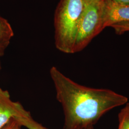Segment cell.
<instances>
[{"label": "cell", "mask_w": 129, "mask_h": 129, "mask_svg": "<svg viewBox=\"0 0 129 129\" xmlns=\"http://www.w3.org/2000/svg\"><path fill=\"white\" fill-rule=\"evenodd\" d=\"M101 0H85V3H93V2H99Z\"/></svg>", "instance_id": "13"}, {"label": "cell", "mask_w": 129, "mask_h": 129, "mask_svg": "<svg viewBox=\"0 0 129 129\" xmlns=\"http://www.w3.org/2000/svg\"><path fill=\"white\" fill-rule=\"evenodd\" d=\"M124 109L129 114V103H127L126 104V106H125V107H124Z\"/></svg>", "instance_id": "14"}, {"label": "cell", "mask_w": 129, "mask_h": 129, "mask_svg": "<svg viewBox=\"0 0 129 129\" xmlns=\"http://www.w3.org/2000/svg\"><path fill=\"white\" fill-rule=\"evenodd\" d=\"M119 129H129V114L123 108L119 114Z\"/></svg>", "instance_id": "8"}, {"label": "cell", "mask_w": 129, "mask_h": 129, "mask_svg": "<svg viewBox=\"0 0 129 129\" xmlns=\"http://www.w3.org/2000/svg\"><path fill=\"white\" fill-rule=\"evenodd\" d=\"M118 35H122L123 33L129 32V22L116 23L111 26Z\"/></svg>", "instance_id": "9"}, {"label": "cell", "mask_w": 129, "mask_h": 129, "mask_svg": "<svg viewBox=\"0 0 129 129\" xmlns=\"http://www.w3.org/2000/svg\"><path fill=\"white\" fill-rule=\"evenodd\" d=\"M1 62H0V71H1Z\"/></svg>", "instance_id": "16"}, {"label": "cell", "mask_w": 129, "mask_h": 129, "mask_svg": "<svg viewBox=\"0 0 129 129\" xmlns=\"http://www.w3.org/2000/svg\"><path fill=\"white\" fill-rule=\"evenodd\" d=\"M121 5H129V0H111Z\"/></svg>", "instance_id": "12"}, {"label": "cell", "mask_w": 129, "mask_h": 129, "mask_svg": "<svg viewBox=\"0 0 129 129\" xmlns=\"http://www.w3.org/2000/svg\"><path fill=\"white\" fill-rule=\"evenodd\" d=\"M102 26L104 29L116 23L129 22V5L111 0H101Z\"/></svg>", "instance_id": "4"}, {"label": "cell", "mask_w": 129, "mask_h": 129, "mask_svg": "<svg viewBox=\"0 0 129 129\" xmlns=\"http://www.w3.org/2000/svg\"></svg>", "instance_id": "17"}, {"label": "cell", "mask_w": 129, "mask_h": 129, "mask_svg": "<svg viewBox=\"0 0 129 129\" xmlns=\"http://www.w3.org/2000/svg\"><path fill=\"white\" fill-rule=\"evenodd\" d=\"M81 129H94V126H88L87 127Z\"/></svg>", "instance_id": "15"}, {"label": "cell", "mask_w": 129, "mask_h": 129, "mask_svg": "<svg viewBox=\"0 0 129 129\" xmlns=\"http://www.w3.org/2000/svg\"><path fill=\"white\" fill-rule=\"evenodd\" d=\"M30 114L21 103L12 101L7 90L0 87V129H2L12 119Z\"/></svg>", "instance_id": "5"}, {"label": "cell", "mask_w": 129, "mask_h": 129, "mask_svg": "<svg viewBox=\"0 0 129 129\" xmlns=\"http://www.w3.org/2000/svg\"><path fill=\"white\" fill-rule=\"evenodd\" d=\"M50 75L64 114L63 129H81L95 124L106 112L126 104L127 97L105 88L75 82L53 67Z\"/></svg>", "instance_id": "1"}, {"label": "cell", "mask_w": 129, "mask_h": 129, "mask_svg": "<svg viewBox=\"0 0 129 129\" xmlns=\"http://www.w3.org/2000/svg\"><path fill=\"white\" fill-rule=\"evenodd\" d=\"M22 126L28 129H48L33 119L31 114L14 118Z\"/></svg>", "instance_id": "7"}, {"label": "cell", "mask_w": 129, "mask_h": 129, "mask_svg": "<svg viewBox=\"0 0 129 129\" xmlns=\"http://www.w3.org/2000/svg\"><path fill=\"white\" fill-rule=\"evenodd\" d=\"M22 127L18 121L15 119H12L2 129H21Z\"/></svg>", "instance_id": "10"}, {"label": "cell", "mask_w": 129, "mask_h": 129, "mask_svg": "<svg viewBox=\"0 0 129 129\" xmlns=\"http://www.w3.org/2000/svg\"><path fill=\"white\" fill-rule=\"evenodd\" d=\"M103 30L101 0L85 3L78 23L73 54L83 50Z\"/></svg>", "instance_id": "3"}, {"label": "cell", "mask_w": 129, "mask_h": 129, "mask_svg": "<svg viewBox=\"0 0 129 129\" xmlns=\"http://www.w3.org/2000/svg\"><path fill=\"white\" fill-rule=\"evenodd\" d=\"M9 44L4 41L0 39V57L4 55L5 51Z\"/></svg>", "instance_id": "11"}, {"label": "cell", "mask_w": 129, "mask_h": 129, "mask_svg": "<svg viewBox=\"0 0 129 129\" xmlns=\"http://www.w3.org/2000/svg\"><path fill=\"white\" fill-rule=\"evenodd\" d=\"M85 0H60L54 15L56 48L73 54L78 23L85 7Z\"/></svg>", "instance_id": "2"}, {"label": "cell", "mask_w": 129, "mask_h": 129, "mask_svg": "<svg viewBox=\"0 0 129 129\" xmlns=\"http://www.w3.org/2000/svg\"><path fill=\"white\" fill-rule=\"evenodd\" d=\"M14 36V30L9 22L0 15V39L10 44Z\"/></svg>", "instance_id": "6"}]
</instances>
